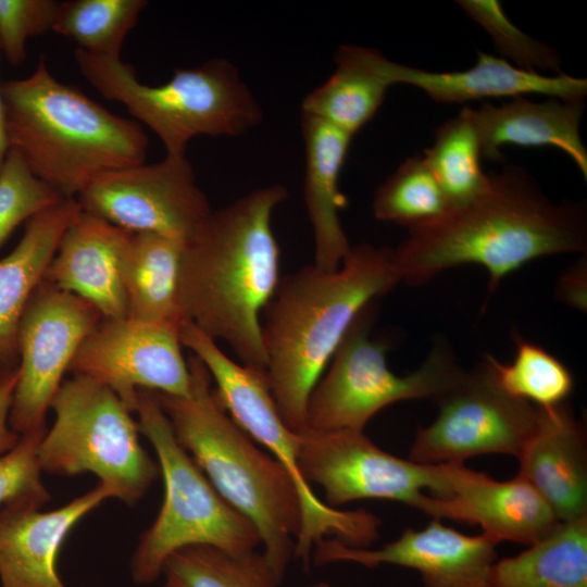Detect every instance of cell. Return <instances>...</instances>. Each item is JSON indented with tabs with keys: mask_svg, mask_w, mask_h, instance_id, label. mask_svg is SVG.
<instances>
[{
	"mask_svg": "<svg viewBox=\"0 0 587 587\" xmlns=\"http://www.w3.org/2000/svg\"><path fill=\"white\" fill-rule=\"evenodd\" d=\"M586 251V203L552 201L515 164L490 173L486 189L473 201L409 229L392 249L400 282L420 286L449 268L477 264L489 275V294L533 260Z\"/></svg>",
	"mask_w": 587,
	"mask_h": 587,
	"instance_id": "1",
	"label": "cell"
},
{
	"mask_svg": "<svg viewBox=\"0 0 587 587\" xmlns=\"http://www.w3.org/2000/svg\"><path fill=\"white\" fill-rule=\"evenodd\" d=\"M287 198V188L276 184L212 210L185 242L180 262L183 321L224 341L241 364L263 373L261 319L280 279L272 216Z\"/></svg>",
	"mask_w": 587,
	"mask_h": 587,
	"instance_id": "2",
	"label": "cell"
},
{
	"mask_svg": "<svg viewBox=\"0 0 587 587\" xmlns=\"http://www.w3.org/2000/svg\"><path fill=\"white\" fill-rule=\"evenodd\" d=\"M400 283L392 249L351 246L333 272L315 264L280 277L263 310L266 378L286 425H307L309 397L357 316Z\"/></svg>",
	"mask_w": 587,
	"mask_h": 587,
	"instance_id": "3",
	"label": "cell"
},
{
	"mask_svg": "<svg viewBox=\"0 0 587 587\" xmlns=\"http://www.w3.org/2000/svg\"><path fill=\"white\" fill-rule=\"evenodd\" d=\"M189 397L157 392L178 444L218 494L255 527L263 554L284 578L301 526V502L286 467L233 421L204 364L190 354Z\"/></svg>",
	"mask_w": 587,
	"mask_h": 587,
	"instance_id": "4",
	"label": "cell"
},
{
	"mask_svg": "<svg viewBox=\"0 0 587 587\" xmlns=\"http://www.w3.org/2000/svg\"><path fill=\"white\" fill-rule=\"evenodd\" d=\"M1 89L11 148L64 198L76 199L102 174L146 162L149 141L139 124L58 80L42 55L28 77Z\"/></svg>",
	"mask_w": 587,
	"mask_h": 587,
	"instance_id": "5",
	"label": "cell"
},
{
	"mask_svg": "<svg viewBox=\"0 0 587 587\" xmlns=\"http://www.w3.org/2000/svg\"><path fill=\"white\" fill-rule=\"evenodd\" d=\"M82 76L104 98L123 104L163 143L166 155H186L198 136H240L262 120V109L237 67L214 58L191 68L175 70L159 86L141 83L121 58L74 51Z\"/></svg>",
	"mask_w": 587,
	"mask_h": 587,
	"instance_id": "6",
	"label": "cell"
},
{
	"mask_svg": "<svg viewBox=\"0 0 587 587\" xmlns=\"http://www.w3.org/2000/svg\"><path fill=\"white\" fill-rule=\"evenodd\" d=\"M135 412L139 432L158 455L165 496L133 554L134 582L147 585L155 580L167 558L187 546L205 545L233 553L261 546L254 525L218 494L178 444L154 390L138 389Z\"/></svg>",
	"mask_w": 587,
	"mask_h": 587,
	"instance_id": "7",
	"label": "cell"
},
{
	"mask_svg": "<svg viewBox=\"0 0 587 587\" xmlns=\"http://www.w3.org/2000/svg\"><path fill=\"white\" fill-rule=\"evenodd\" d=\"M180 342L204 364L216 384L215 395L233 421L264 446L288 471L299 491L301 526L294 557L309 566L314 547L334 538L366 548L379 536V519L366 510L340 511L321 501L301 477L297 462V433L284 422L272 396L266 374L232 360L216 341L193 323H183Z\"/></svg>",
	"mask_w": 587,
	"mask_h": 587,
	"instance_id": "8",
	"label": "cell"
},
{
	"mask_svg": "<svg viewBox=\"0 0 587 587\" xmlns=\"http://www.w3.org/2000/svg\"><path fill=\"white\" fill-rule=\"evenodd\" d=\"M50 408L54 422L37 451L41 471L93 473L113 498L134 504L160 473L138 439V422L109 387L86 376L62 382Z\"/></svg>",
	"mask_w": 587,
	"mask_h": 587,
	"instance_id": "9",
	"label": "cell"
},
{
	"mask_svg": "<svg viewBox=\"0 0 587 587\" xmlns=\"http://www.w3.org/2000/svg\"><path fill=\"white\" fill-rule=\"evenodd\" d=\"M377 304H369L354 320L307 405L305 427L314 430H364L386 407L413 399H436L463 373L452 349L437 340L421 366L399 376L387 365L386 344L372 338Z\"/></svg>",
	"mask_w": 587,
	"mask_h": 587,
	"instance_id": "10",
	"label": "cell"
},
{
	"mask_svg": "<svg viewBox=\"0 0 587 587\" xmlns=\"http://www.w3.org/2000/svg\"><path fill=\"white\" fill-rule=\"evenodd\" d=\"M435 402L437 417L419 427L410 448L409 460L416 463H464L483 454L519 458L538 420V408L503 391L482 363L463 371Z\"/></svg>",
	"mask_w": 587,
	"mask_h": 587,
	"instance_id": "11",
	"label": "cell"
},
{
	"mask_svg": "<svg viewBox=\"0 0 587 587\" xmlns=\"http://www.w3.org/2000/svg\"><path fill=\"white\" fill-rule=\"evenodd\" d=\"M301 477L319 485L325 503L335 508L361 499H384L417 508L425 490L445 497L447 483L439 464H422L378 448L364 430L297 433Z\"/></svg>",
	"mask_w": 587,
	"mask_h": 587,
	"instance_id": "12",
	"label": "cell"
},
{
	"mask_svg": "<svg viewBox=\"0 0 587 587\" xmlns=\"http://www.w3.org/2000/svg\"><path fill=\"white\" fill-rule=\"evenodd\" d=\"M102 320L89 301L43 279L32 294L17 334L18 378L9 424L18 435L46 427V414L85 338Z\"/></svg>",
	"mask_w": 587,
	"mask_h": 587,
	"instance_id": "13",
	"label": "cell"
},
{
	"mask_svg": "<svg viewBox=\"0 0 587 587\" xmlns=\"http://www.w3.org/2000/svg\"><path fill=\"white\" fill-rule=\"evenodd\" d=\"M80 210L130 232L186 242L212 209L186 155L108 172L77 197Z\"/></svg>",
	"mask_w": 587,
	"mask_h": 587,
	"instance_id": "14",
	"label": "cell"
},
{
	"mask_svg": "<svg viewBox=\"0 0 587 587\" xmlns=\"http://www.w3.org/2000/svg\"><path fill=\"white\" fill-rule=\"evenodd\" d=\"M182 322L102 319L82 342L68 371L109 387L130 412L136 410L138 389L189 397Z\"/></svg>",
	"mask_w": 587,
	"mask_h": 587,
	"instance_id": "15",
	"label": "cell"
},
{
	"mask_svg": "<svg viewBox=\"0 0 587 587\" xmlns=\"http://www.w3.org/2000/svg\"><path fill=\"white\" fill-rule=\"evenodd\" d=\"M316 566L353 562L367 567L392 564L420 573L423 587H488L498 560L496 544L484 535H465L433 519L421 529L405 528L379 549L350 547L326 538L313 549Z\"/></svg>",
	"mask_w": 587,
	"mask_h": 587,
	"instance_id": "16",
	"label": "cell"
},
{
	"mask_svg": "<svg viewBox=\"0 0 587 587\" xmlns=\"http://www.w3.org/2000/svg\"><path fill=\"white\" fill-rule=\"evenodd\" d=\"M439 465L447 495H425L416 508L433 519L478 525L482 535L496 545L513 541L525 546L559 522L537 490L517 474L509 480H497L462 462Z\"/></svg>",
	"mask_w": 587,
	"mask_h": 587,
	"instance_id": "17",
	"label": "cell"
},
{
	"mask_svg": "<svg viewBox=\"0 0 587 587\" xmlns=\"http://www.w3.org/2000/svg\"><path fill=\"white\" fill-rule=\"evenodd\" d=\"M132 236L80 210L62 235L42 279L89 301L102 319L126 317L122 266Z\"/></svg>",
	"mask_w": 587,
	"mask_h": 587,
	"instance_id": "18",
	"label": "cell"
},
{
	"mask_svg": "<svg viewBox=\"0 0 587 587\" xmlns=\"http://www.w3.org/2000/svg\"><path fill=\"white\" fill-rule=\"evenodd\" d=\"M111 497L99 483L49 512L29 503L5 504L0 511L1 587H65L58 572L63 541L86 514Z\"/></svg>",
	"mask_w": 587,
	"mask_h": 587,
	"instance_id": "19",
	"label": "cell"
},
{
	"mask_svg": "<svg viewBox=\"0 0 587 587\" xmlns=\"http://www.w3.org/2000/svg\"><path fill=\"white\" fill-rule=\"evenodd\" d=\"M586 442L585 426L566 402L538 408L536 428L517 458V475L537 490L559 521L587 516Z\"/></svg>",
	"mask_w": 587,
	"mask_h": 587,
	"instance_id": "20",
	"label": "cell"
},
{
	"mask_svg": "<svg viewBox=\"0 0 587 587\" xmlns=\"http://www.w3.org/2000/svg\"><path fill=\"white\" fill-rule=\"evenodd\" d=\"M391 85L404 84L423 90L442 103H464L489 98L544 95L563 100L584 99L587 79L565 73L542 74L519 68L501 57L477 51L476 63L464 71L430 72L386 59Z\"/></svg>",
	"mask_w": 587,
	"mask_h": 587,
	"instance_id": "21",
	"label": "cell"
},
{
	"mask_svg": "<svg viewBox=\"0 0 587 587\" xmlns=\"http://www.w3.org/2000/svg\"><path fill=\"white\" fill-rule=\"evenodd\" d=\"M584 111V99L552 97L540 102L515 97L501 105L484 102L478 109L467 108L482 158L498 162L503 159L501 147L509 145L554 147L571 158L586 180L587 149L580 136Z\"/></svg>",
	"mask_w": 587,
	"mask_h": 587,
	"instance_id": "22",
	"label": "cell"
},
{
	"mask_svg": "<svg viewBox=\"0 0 587 587\" xmlns=\"http://www.w3.org/2000/svg\"><path fill=\"white\" fill-rule=\"evenodd\" d=\"M80 211L63 198L25 224L14 249L0 260V380L18 369L17 334L27 302L42 280L65 229Z\"/></svg>",
	"mask_w": 587,
	"mask_h": 587,
	"instance_id": "23",
	"label": "cell"
},
{
	"mask_svg": "<svg viewBox=\"0 0 587 587\" xmlns=\"http://www.w3.org/2000/svg\"><path fill=\"white\" fill-rule=\"evenodd\" d=\"M301 130L305 149L303 200L314 236L313 264L333 272L351 249L339 215L348 204L339 179L352 137L302 114Z\"/></svg>",
	"mask_w": 587,
	"mask_h": 587,
	"instance_id": "24",
	"label": "cell"
},
{
	"mask_svg": "<svg viewBox=\"0 0 587 587\" xmlns=\"http://www.w3.org/2000/svg\"><path fill=\"white\" fill-rule=\"evenodd\" d=\"M386 57L374 48L339 46L335 71L302 101L301 114L319 118L353 137L380 108L392 86Z\"/></svg>",
	"mask_w": 587,
	"mask_h": 587,
	"instance_id": "25",
	"label": "cell"
},
{
	"mask_svg": "<svg viewBox=\"0 0 587 587\" xmlns=\"http://www.w3.org/2000/svg\"><path fill=\"white\" fill-rule=\"evenodd\" d=\"M488 587H587V516L559 521L519 554L497 560Z\"/></svg>",
	"mask_w": 587,
	"mask_h": 587,
	"instance_id": "26",
	"label": "cell"
},
{
	"mask_svg": "<svg viewBox=\"0 0 587 587\" xmlns=\"http://www.w3.org/2000/svg\"><path fill=\"white\" fill-rule=\"evenodd\" d=\"M185 242L155 233L133 234L122 266L128 317L182 322L178 283Z\"/></svg>",
	"mask_w": 587,
	"mask_h": 587,
	"instance_id": "27",
	"label": "cell"
},
{
	"mask_svg": "<svg viewBox=\"0 0 587 587\" xmlns=\"http://www.w3.org/2000/svg\"><path fill=\"white\" fill-rule=\"evenodd\" d=\"M423 159L437 180L450 209L463 207L487 187L489 174L483 171L480 142L467 108L448 120L435 133Z\"/></svg>",
	"mask_w": 587,
	"mask_h": 587,
	"instance_id": "28",
	"label": "cell"
},
{
	"mask_svg": "<svg viewBox=\"0 0 587 587\" xmlns=\"http://www.w3.org/2000/svg\"><path fill=\"white\" fill-rule=\"evenodd\" d=\"M162 573L178 587H278L283 580L262 551L233 553L205 545L175 551Z\"/></svg>",
	"mask_w": 587,
	"mask_h": 587,
	"instance_id": "29",
	"label": "cell"
},
{
	"mask_svg": "<svg viewBox=\"0 0 587 587\" xmlns=\"http://www.w3.org/2000/svg\"><path fill=\"white\" fill-rule=\"evenodd\" d=\"M516 351L510 363H501L486 353L482 364L508 395L538 408L566 402L574 389L567 366L541 346L513 334Z\"/></svg>",
	"mask_w": 587,
	"mask_h": 587,
	"instance_id": "30",
	"label": "cell"
},
{
	"mask_svg": "<svg viewBox=\"0 0 587 587\" xmlns=\"http://www.w3.org/2000/svg\"><path fill=\"white\" fill-rule=\"evenodd\" d=\"M145 0H71L60 2L52 30L77 43L85 52L120 58L136 26Z\"/></svg>",
	"mask_w": 587,
	"mask_h": 587,
	"instance_id": "31",
	"label": "cell"
},
{
	"mask_svg": "<svg viewBox=\"0 0 587 587\" xmlns=\"http://www.w3.org/2000/svg\"><path fill=\"white\" fill-rule=\"evenodd\" d=\"M374 216L408 229L429 224L449 210L447 200L423 157L407 159L377 188Z\"/></svg>",
	"mask_w": 587,
	"mask_h": 587,
	"instance_id": "32",
	"label": "cell"
},
{
	"mask_svg": "<svg viewBox=\"0 0 587 587\" xmlns=\"http://www.w3.org/2000/svg\"><path fill=\"white\" fill-rule=\"evenodd\" d=\"M457 3L489 35L502 59L529 72L562 73L557 50L520 29L498 0H459Z\"/></svg>",
	"mask_w": 587,
	"mask_h": 587,
	"instance_id": "33",
	"label": "cell"
},
{
	"mask_svg": "<svg viewBox=\"0 0 587 587\" xmlns=\"http://www.w3.org/2000/svg\"><path fill=\"white\" fill-rule=\"evenodd\" d=\"M63 198L36 177L21 153L11 148L0 170V248L18 225Z\"/></svg>",
	"mask_w": 587,
	"mask_h": 587,
	"instance_id": "34",
	"label": "cell"
},
{
	"mask_svg": "<svg viewBox=\"0 0 587 587\" xmlns=\"http://www.w3.org/2000/svg\"><path fill=\"white\" fill-rule=\"evenodd\" d=\"M46 432L42 428L21 435L15 447L0 457V504L23 502L41 508L50 500L37 457Z\"/></svg>",
	"mask_w": 587,
	"mask_h": 587,
	"instance_id": "35",
	"label": "cell"
},
{
	"mask_svg": "<svg viewBox=\"0 0 587 587\" xmlns=\"http://www.w3.org/2000/svg\"><path fill=\"white\" fill-rule=\"evenodd\" d=\"M59 5L53 0H0V50L12 66L24 62L29 37L52 30Z\"/></svg>",
	"mask_w": 587,
	"mask_h": 587,
	"instance_id": "36",
	"label": "cell"
},
{
	"mask_svg": "<svg viewBox=\"0 0 587 587\" xmlns=\"http://www.w3.org/2000/svg\"><path fill=\"white\" fill-rule=\"evenodd\" d=\"M555 297L565 305L586 312L587 310V259L582 254L558 278Z\"/></svg>",
	"mask_w": 587,
	"mask_h": 587,
	"instance_id": "37",
	"label": "cell"
},
{
	"mask_svg": "<svg viewBox=\"0 0 587 587\" xmlns=\"http://www.w3.org/2000/svg\"><path fill=\"white\" fill-rule=\"evenodd\" d=\"M17 378L18 369L0 380V457L11 451L21 437L9 424Z\"/></svg>",
	"mask_w": 587,
	"mask_h": 587,
	"instance_id": "38",
	"label": "cell"
},
{
	"mask_svg": "<svg viewBox=\"0 0 587 587\" xmlns=\"http://www.w3.org/2000/svg\"><path fill=\"white\" fill-rule=\"evenodd\" d=\"M1 88L2 84L0 83V170L3 166L8 153L11 149Z\"/></svg>",
	"mask_w": 587,
	"mask_h": 587,
	"instance_id": "39",
	"label": "cell"
},
{
	"mask_svg": "<svg viewBox=\"0 0 587 587\" xmlns=\"http://www.w3.org/2000/svg\"><path fill=\"white\" fill-rule=\"evenodd\" d=\"M308 587H332V586L328 585L327 583H317Z\"/></svg>",
	"mask_w": 587,
	"mask_h": 587,
	"instance_id": "40",
	"label": "cell"
},
{
	"mask_svg": "<svg viewBox=\"0 0 587 587\" xmlns=\"http://www.w3.org/2000/svg\"><path fill=\"white\" fill-rule=\"evenodd\" d=\"M162 587H178V586H176L175 584H173L170 580H165V583H164V585Z\"/></svg>",
	"mask_w": 587,
	"mask_h": 587,
	"instance_id": "41",
	"label": "cell"
},
{
	"mask_svg": "<svg viewBox=\"0 0 587 587\" xmlns=\"http://www.w3.org/2000/svg\"><path fill=\"white\" fill-rule=\"evenodd\" d=\"M0 55H1V50H0Z\"/></svg>",
	"mask_w": 587,
	"mask_h": 587,
	"instance_id": "42",
	"label": "cell"
}]
</instances>
